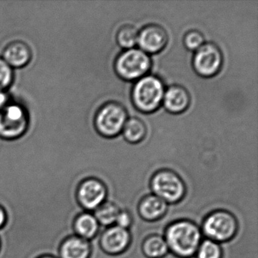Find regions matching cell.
<instances>
[{
	"label": "cell",
	"mask_w": 258,
	"mask_h": 258,
	"mask_svg": "<svg viewBox=\"0 0 258 258\" xmlns=\"http://www.w3.org/2000/svg\"><path fill=\"white\" fill-rule=\"evenodd\" d=\"M200 227L191 220H179L166 228L164 239L169 251L179 258H191L202 241Z\"/></svg>",
	"instance_id": "obj_1"
},
{
	"label": "cell",
	"mask_w": 258,
	"mask_h": 258,
	"mask_svg": "<svg viewBox=\"0 0 258 258\" xmlns=\"http://www.w3.org/2000/svg\"><path fill=\"white\" fill-rule=\"evenodd\" d=\"M162 80L155 75H146L137 80L133 87L131 99L134 106L143 113H152L160 108L164 99Z\"/></svg>",
	"instance_id": "obj_2"
},
{
	"label": "cell",
	"mask_w": 258,
	"mask_h": 258,
	"mask_svg": "<svg viewBox=\"0 0 258 258\" xmlns=\"http://www.w3.org/2000/svg\"><path fill=\"white\" fill-rule=\"evenodd\" d=\"M201 230L202 235L208 239L218 244L227 242L238 232V220L229 211L217 210L209 213L204 218Z\"/></svg>",
	"instance_id": "obj_3"
},
{
	"label": "cell",
	"mask_w": 258,
	"mask_h": 258,
	"mask_svg": "<svg viewBox=\"0 0 258 258\" xmlns=\"http://www.w3.org/2000/svg\"><path fill=\"white\" fill-rule=\"evenodd\" d=\"M150 187L152 194L167 205L179 203L186 194V186L182 178L169 169L157 171L151 179Z\"/></svg>",
	"instance_id": "obj_4"
},
{
	"label": "cell",
	"mask_w": 258,
	"mask_h": 258,
	"mask_svg": "<svg viewBox=\"0 0 258 258\" xmlns=\"http://www.w3.org/2000/svg\"><path fill=\"white\" fill-rule=\"evenodd\" d=\"M29 114L20 103L9 102L0 110V138L16 140L23 137L29 127Z\"/></svg>",
	"instance_id": "obj_5"
},
{
	"label": "cell",
	"mask_w": 258,
	"mask_h": 258,
	"mask_svg": "<svg viewBox=\"0 0 258 258\" xmlns=\"http://www.w3.org/2000/svg\"><path fill=\"white\" fill-rule=\"evenodd\" d=\"M127 117V111L122 104L106 102L96 113L95 128L102 137L112 138L122 132Z\"/></svg>",
	"instance_id": "obj_6"
},
{
	"label": "cell",
	"mask_w": 258,
	"mask_h": 258,
	"mask_svg": "<svg viewBox=\"0 0 258 258\" xmlns=\"http://www.w3.org/2000/svg\"><path fill=\"white\" fill-rule=\"evenodd\" d=\"M152 60L140 49H126L117 57L114 63L116 73L125 81H136L147 75Z\"/></svg>",
	"instance_id": "obj_7"
},
{
	"label": "cell",
	"mask_w": 258,
	"mask_h": 258,
	"mask_svg": "<svg viewBox=\"0 0 258 258\" xmlns=\"http://www.w3.org/2000/svg\"><path fill=\"white\" fill-rule=\"evenodd\" d=\"M108 188L98 178L88 177L83 179L76 188L77 202L84 211L93 212L106 201Z\"/></svg>",
	"instance_id": "obj_8"
},
{
	"label": "cell",
	"mask_w": 258,
	"mask_h": 258,
	"mask_svg": "<svg viewBox=\"0 0 258 258\" xmlns=\"http://www.w3.org/2000/svg\"><path fill=\"white\" fill-rule=\"evenodd\" d=\"M223 61V54L220 48L214 43H206L196 51L192 66L201 77L211 78L221 70Z\"/></svg>",
	"instance_id": "obj_9"
},
{
	"label": "cell",
	"mask_w": 258,
	"mask_h": 258,
	"mask_svg": "<svg viewBox=\"0 0 258 258\" xmlns=\"http://www.w3.org/2000/svg\"><path fill=\"white\" fill-rule=\"evenodd\" d=\"M131 232L116 225L109 226L101 234L99 247L106 254L117 256L124 253L131 244Z\"/></svg>",
	"instance_id": "obj_10"
},
{
	"label": "cell",
	"mask_w": 258,
	"mask_h": 258,
	"mask_svg": "<svg viewBox=\"0 0 258 258\" xmlns=\"http://www.w3.org/2000/svg\"><path fill=\"white\" fill-rule=\"evenodd\" d=\"M168 35L163 27L155 24L146 25L139 32L137 44L147 54H155L167 46Z\"/></svg>",
	"instance_id": "obj_11"
},
{
	"label": "cell",
	"mask_w": 258,
	"mask_h": 258,
	"mask_svg": "<svg viewBox=\"0 0 258 258\" xmlns=\"http://www.w3.org/2000/svg\"><path fill=\"white\" fill-rule=\"evenodd\" d=\"M91 243L78 235H69L62 240L58 247V258H90Z\"/></svg>",
	"instance_id": "obj_12"
},
{
	"label": "cell",
	"mask_w": 258,
	"mask_h": 258,
	"mask_svg": "<svg viewBox=\"0 0 258 258\" xmlns=\"http://www.w3.org/2000/svg\"><path fill=\"white\" fill-rule=\"evenodd\" d=\"M2 58L12 69H23L31 62L32 51L25 42L17 40L6 46Z\"/></svg>",
	"instance_id": "obj_13"
},
{
	"label": "cell",
	"mask_w": 258,
	"mask_h": 258,
	"mask_svg": "<svg viewBox=\"0 0 258 258\" xmlns=\"http://www.w3.org/2000/svg\"><path fill=\"white\" fill-rule=\"evenodd\" d=\"M190 102L189 93L182 86H170L164 92L162 103L167 111L172 114L184 112L189 106Z\"/></svg>",
	"instance_id": "obj_14"
},
{
	"label": "cell",
	"mask_w": 258,
	"mask_h": 258,
	"mask_svg": "<svg viewBox=\"0 0 258 258\" xmlns=\"http://www.w3.org/2000/svg\"><path fill=\"white\" fill-rule=\"evenodd\" d=\"M137 209L143 220L155 222L161 220L167 214L168 205L158 196L149 194L141 199Z\"/></svg>",
	"instance_id": "obj_15"
},
{
	"label": "cell",
	"mask_w": 258,
	"mask_h": 258,
	"mask_svg": "<svg viewBox=\"0 0 258 258\" xmlns=\"http://www.w3.org/2000/svg\"><path fill=\"white\" fill-rule=\"evenodd\" d=\"M72 227L75 235L90 241L99 233L100 225L93 213L84 211L74 219Z\"/></svg>",
	"instance_id": "obj_16"
},
{
	"label": "cell",
	"mask_w": 258,
	"mask_h": 258,
	"mask_svg": "<svg viewBox=\"0 0 258 258\" xmlns=\"http://www.w3.org/2000/svg\"><path fill=\"white\" fill-rule=\"evenodd\" d=\"M142 251L147 258H164L167 256L169 250L164 237L151 235L143 241Z\"/></svg>",
	"instance_id": "obj_17"
},
{
	"label": "cell",
	"mask_w": 258,
	"mask_h": 258,
	"mask_svg": "<svg viewBox=\"0 0 258 258\" xmlns=\"http://www.w3.org/2000/svg\"><path fill=\"white\" fill-rule=\"evenodd\" d=\"M122 132L126 141L135 144L144 140L147 134V128L141 119L131 117L126 120Z\"/></svg>",
	"instance_id": "obj_18"
},
{
	"label": "cell",
	"mask_w": 258,
	"mask_h": 258,
	"mask_svg": "<svg viewBox=\"0 0 258 258\" xmlns=\"http://www.w3.org/2000/svg\"><path fill=\"white\" fill-rule=\"evenodd\" d=\"M120 211V208L115 203L105 201L93 211V214L100 226L102 225L109 227L115 225L116 220Z\"/></svg>",
	"instance_id": "obj_19"
},
{
	"label": "cell",
	"mask_w": 258,
	"mask_h": 258,
	"mask_svg": "<svg viewBox=\"0 0 258 258\" xmlns=\"http://www.w3.org/2000/svg\"><path fill=\"white\" fill-rule=\"evenodd\" d=\"M139 31L135 27L131 25H125L118 30L117 33V42L119 46L126 49L134 48L137 44Z\"/></svg>",
	"instance_id": "obj_20"
},
{
	"label": "cell",
	"mask_w": 258,
	"mask_h": 258,
	"mask_svg": "<svg viewBox=\"0 0 258 258\" xmlns=\"http://www.w3.org/2000/svg\"><path fill=\"white\" fill-rule=\"evenodd\" d=\"M196 258H223L220 244L205 238L202 240L196 253Z\"/></svg>",
	"instance_id": "obj_21"
},
{
	"label": "cell",
	"mask_w": 258,
	"mask_h": 258,
	"mask_svg": "<svg viewBox=\"0 0 258 258\" xmlns=\"http://www.w3.org/2000/svg\"><path fill=\"white\" fill-rule=\"evenodd\" d=\"M14 71L0 57V91L7 92L14 81Z\"/></svg>",
	"instance_id": "obj_22"
},
{
	"label": "cell",
	"mask_w": 258,
	"mask_h": 258,
	"mask_svg": "<svg viewBox=\"0 0 258 258\" xmlns=\"http://www.w3.org/2000/svg\"><path fill=\"white\" fill-rule=\"evenodd\" d=\"M184 45L190 51H196L205 43L203 34L200 31L192 30L185 34L183 39Z\"/></svg>",
	"instance_id": "obj_23"
},
{
	"label": "cell",
	"mask_w": 258,
	"mask_h": 258,
	"mask_svg": "<svg viewBox=\"0 0 258 258\" xmlns=\"http://www.w3.org/2000/svg\"><path fill=\"white\" fill-rule=\"evenodd\" d=\"M132 214L127 210H120L116 220L115 225L123 229H129L132 226Z\"/></svg>",
	"instance_id": "obj_24"
},
{
	"label": "cell",
	"mask_w": 258,
	"mask_h": 258,
	"mask_svg": "<svg viewBox=\"0 0 258 258\" xmlns=\"http://www.w3.org/2000/svg\"><path fill=\"white\" fill-rule=\"evenodd\" d=\"M8 222V214L3 205H0V229H4Z\"/></svg>",
	"instance_id": "obj_25"
},
{
	"label": "cell",
	"mask_w": 258,
	"mask_h": 258,
	"mask_svg": "<svg viewBox=\"0 0 258 258\" xmlns=\"http://www.w3.org/2000/svg\"><path fill=\"white\" fill-rule=\"evenodd\" d=\"M10 102V98L7 92L0 91V110H2Z\"/></svg>",
	"instance_id": "obj_26"
},
{
	"label": "cell",
	"mask_w": 258,
	"mask_h": 258,
	"mask_svg": "<svg viewBox=\"0 0 258 258\" xmlns=\"http://www.w3.org/2000/svg\"><path fill=\"white\" fill-rule=\"evenodd\" d=\"M37 258H58V256H54L52 254H49V253H46V254H43L41 256H39Z\"/></svg>",
	"instance_id": "obj_27"
},
{
	"label": "cell",
	"mask_w": 258,
	"mask_h": 258,
	"mask_svg": "<svg viewBox=\"0 0 258 258\" xmlns=\"http://www.w3.org/2000/svg\"><path fill=\"white\" fill-rule=\"evenodd\" d=\"M0 250H1V240H0Z\"/></svg>",
	"instance_id": "obj_28"
}]
</instances>
